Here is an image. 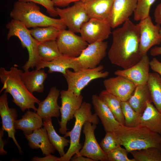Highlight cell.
<instances>
[{
  "label": "cell",
  "mask_w": 161,
  "mask_h": 161,
  "mask_svg": "<svg viewBox=\"0 0 161 161\" xmlns=\"http://www.w3.org/2000/svg\"><path fill=\"white\" fill-rule=\"evenodd\" d=\"M111 28L106 21L90 18L82 26L80 33L85 41L91 44L107 39L112 33Z\"/></svg>",
  "instance_id": "5bb4252c"
},
{
  "label": "cell",
  "mask_w": 161,
  "mask_h": 161,
  "mask_svg": "<svg viewBox=\"0 0 161 161\" xmlns=\"http://www.w3.org/2000/svg\"><path fill=\"white\" fill-rule=\"evenodd\" d=\"M113 41L108 57L113 64L128 69L142 58L140 47V26L129 19L112 33Z\"/></svg>",
  "instance_id": "6da1fadb"
},
{
  "label": "cell",
  "mask_w": 161,
  "mask_h": 161,
  "mask_svg": "<svg viewBox=\"0 0 161 161\" xmlns=\"http://www.w3.org/2000/svg\"><path fill=\"white\" fill-rule=\"evenodd\" d=\"M160 37H161V29L160 30Z\"/></svg>",
  "instance_id": "bcb514c9"
},
{
  "label": "cell",
  "mask_w": 161,
  "mask_h": 161,
  "mask_svg": "<svg viewBox=\"0 0 161 161\" xmlns=\"http://www.w3.org/2000/svg\"><path fill=\"white\" fill-rule=\"evenodd\" d=\"M150 52L151 55L153 56L161 55V47H154L151 49Z\"/></svg>",
  "instance_id": "f6af8a7d"
},
{
  "label": "cell",
  "mask_w": 161,
  "mask_h": 161,
  "mask_svg": "<svg viewBox=\"0 0 161 161\" xmlns=\"http://www.w3.org/2000/svg\"><path fill=\"white\" fill-rule=\"evenodd\" d=\"M74 58L62 55L55 59L49 62L41 61L36 67V69H40L45 67L48 68L50 73L53 72L65 74L67 69L69 68L75 69Z\"/></svg>",
  "instance_id": "d4e9b609"
},
{
  "label": "cell",
  "mask_w": 161,
  "mask_h": 161,
  "mask_svg": "<svg viewBox=\"0 0 161 161\" xmlns=\"http://www.w3.org/2000/svg\"><path fill=\"white\" fill-rule=\"evenodd\" d=\"M92 103L95 114L100 119L106 132H115L121 124L116 119L107 106L100 99L99 95H92Z\"/></svg>",
  "instance_id": "d6986e66"
},
{
  "label": "cell",
  "mask_w": 161,
  "mask_h": 161,
  "mask_svg": "<svg viewBox=\"0 0 161 161\" xmlns=\"http://www.w3.org/2000/svg\"><path fill=\"white\" fill-rule=\"evenodd\" d=\"M156 0H137V7L134 13L135 21H140L149 16L151 5Z\"/></svg>",
  "instance_id": "d590c367"
},
{
  "label": "cell",
  "mask_w": 161,
  "mask_h": 161,
  "mask_svg": "<svg viewBox=\"0 0 161 161\" xmlns=\"http://www.w3.org/2000/svg\"><path fill=\"white\" fill-rule=\"evenodd\" d=\"M97 127V125L89 121H86L84 124L83 132L85 136V141L80 151V154L94 161H107V155L102 149L95 137V131Z\"/></svg>",
  "instance_id": "4fadbf2b"
},
{
  "label": "cell",
  "mask_w": 161,
  "mask_h": 161,
  "mask_svg": "<svg viewBox=\"0 0 161 161\" xmlns=\"http://www.w3.org/2000/svg\"><path fill=\"white\" fill-rule=\"evenodd\" d=\"M32 161H59V157L49 154L46 155L45 157H35L31 160Z\"/></svg>",
  "instance_id": "ab89813d"
},
{
  "label": "cell",
  "mask_w": 161,
  "mask_h": 161,
  "mask_svg": "<svg viewBox=\"0 0 161 161\" xmlns=\"http://www.w3.org/2000/svg\"><path fill=\"white\" fill-rule=\"evenodd\" d=\"M60 92L56 87H52L46 97L38 104L36 113L42 119L59 116L60 107L58 104V99Z\"/></svg>",
  "instance_id": "ffe728a7"
},
{
  "label": "cell",
  "mask_w": 161,
  "mask_h": 161,
  "mask_svg": "<svg viewBox=\"0 0 161 161\" xmlns=\"http://www.w3.org/2000/svg\"><path fill=\"white\" fill-rule=\"evenodd\" d=\"M140 47L142 55H147L149 49L153 46L161 43L160 31V25L153 22L150 16L140 20Z\"/></svg>",
  "instance_id": "8fae6325"
},
{
  "label": "cell",
  "mask_w": 161,
  "mask_h": 161,
  "mask_svg": "<svg viewBox=\"0 0 161 161\" xmlns=\"http://www.w3.org/2000/svg\"><path fill=\"white\" fill-rule=\"evenodd\" d=\"M151 103L147 102L140 117V125L161 135V112Z\"/></svg>",
  "instance_id": "603a6c76"
},
{
  "label": "cell",
  "mask_w": 161,
  "mask_h": 161,
  "mask_svg": "<svg viewBox=\"0 0 161 161\" xmlns=\"http://www.w3.org/2000/svg\"><path fill=\"white\" fill-rule=\"evenodd\" d=\"M91 105L88 102H83L80 107L75 112L74 126L71 131H67L64 137H69V146L67 152L59 157V161H69L75 154H79L82 145L80 142L82 129L85 123L89 121L92 123L97 125L99 122L98 117L95 113L92 114Z\"/></svg>",
  "instance_id": "5b68a950"
},
{
  "label": "cell",
  "mask_w": 161,
  "mask_h": 161,
  "mask_svg": "<svg viewBox=\"0 0 161 161\" xmlns=\"http://www.w3.org/2000/svg\"><path fill=\"white\" fill-rule=\"evenodd\" d=\"M103 68V66L100 65L94 68L78 71L67 69L63 76L67 84V89L76 95H81V91L91 81L97 79L105 78L109 75V72L104 71Z\"/></svg>",
  "instance_id": "52a82bcc"
},
{
  "label": "cell",
  "mask_w": 161,
  "mask_h": 161,
  "mask_svg": "<svg viewBox=\"0 0 161 161\" xmlns=\"http://www.w3.org/2000/svg\"><path fill=\"white\" fill-rule=\"evenodd\" d=\"M147 84L152 102L161 112V77L157 72H150Z\"/></svg>",
  "instance_id": "4dcf8cb0"
},
{
  "label": "cell",
  "mask_w": 161,
  "mask_h": 161,
  "mask_svg": "<svg viewBox=\"0 0 161 161\" xmlns=\"http://www.w3.org/2000/svg\"><path fill=\"white\" fill-rule=\"evenodd\" d=\"M24 2H32L40 4L44 7L47 13L52 17H55L58 16L52 0H18Z\"/></svg>",
  "instance_id": "74e56055"
},
{
  "label": "cell",
  "mask_w": 161,
  "mask_h": 161,
  "mask_svg": "<svg viewBox=\"0 0 161 161\" xmlns=\"http://www.w3.org/2000/svg\"><path fill=\"white\" fill-rule=\"evenodd\" d=\"M10 16L18 21L27 28L52 26L61 30L66 29V26L60 18L50 17L42 13L37 4L32 2L18 0L14 4Z\"/></svg>",
  "instance_id": "3957f363"
},
{
  "label": "cell",
  "mask_w": 161,
  "mask_h": 161,
  "mask_svg": "<svg viewBox=\"0 0 161 161\" xmlns=\"http://www.w3.org/2000/svg\"><path fill=\"white\" fill-rule=\"evenodd\" d=\"M30 30L32 36L39 42L49 40H56L61 30L57 27L52 26L37 27Z\"/></svg>",
  "instance_id": "1f68e13d"
},
{
  "label": "cell",
  "mask_w": 161,
  "mask_h": 161,
  "mask_svg": "<svg viewBox=\"0 0 161 161\" xmlns=\"http://www.w3.org/2000/svg\"><path fill=\"white\" fill-rule=\"evenodd\" d=\"M152 102L149 89L146 84L137 86L128 101L131 106L137 113L142 114L147 102Z\"/></svg>",
  "instance_id": "4316f807"
},
{
  "label": "cell",
  "mask_w": 161,
  "mask_h": 161,
  "mask_svg": "<svg viewBox=\"0 0 161 161\" xmlns=\"http://www.w3.org/2000/svg\"><path fill=\"white\" fill-rule=\"evenodd\" d=\"M115 132L121 145L129 153L151 147L161 148V135L143 126L128 127L121 125Z\"/></svg>",
  "instance_id": "277c9868"
},
{
  "label": "cell",
  "mask_w": 161,
  "mask_h": 161,
  "mask_svg": "<svg viewBox=\"0 0 161 161\" xmlns=\"http://www.w3.org/2000/svg\"><path fill=\"white\" fill-rule=\"evenodd\" d=\"M79 1H85L86 0H79Z\"/></svg>",
  "instance_id": "7dc6e473"
},
{
  "label": "cell",
  "mask_w": 161,
  "mask_h": 161,
  "mask_svg": "<svg viewBox=\"0 0 161 161\" xmlns=\"http://www.w3.org/2000/svg\"><path fill=\"white\" fill-rule=\"evenodd\" d=\"M129 153L125 148L121 146L108 152L107 154L108 161H135L133 159H130L128 156Z\"/></svg>",
  "instance_id": "8d00e7d4"
},
{
  "label": "cell",
  "mask_w": 161,
  "mask_h": 161,
  "mask_svg": "<svg viewBox=\"0 0 161 161\" xmlns=\"http://www.w3.org/2000/svg\"><path fill=\"white\" fill-rule=\"evenodd\" d=\"M54 6L64 7L68 6L71 3L75 2L79 0H52Z\"/></svg>",
  "instance_id": "60d3db41"
},
{
  "label": "cell",
  "mask_w": 161,
  "mask_h": 161,
  "mask_svg": "<svg viewBox=\"0 0 161 161\" xmlns=\"http://www.w3.org/2000/svg\"><path fill=\"white\" fill-rule=\"evenodd\" d=\"M137 0H114L107 20L112 28H115L129 19L137 7Z\"/></svg>",
  "instance_id": "9a60e30c"
},
{
  "label": "cell",
  "mask_w": 161,
  "mask_h": 161,
  "mask_svg": "<svg viewBox=\"0 0 161 161\" xmlns=\"http://www.w3.org/2000/svg\"><path fill=\"white\" fill-rule=\"evenodd\" d=\"M99 144L106 154L112 150L121 146L119 139L115 132L112 131L106 132L105 137Z\"/></svg>",
  "instance_id": "e575fe53"
},
{
  "label": "cell",
  "mask_w": 161,
  "mask_h": 161,
  "mask_svg": "<svg viewBox=\"0 0 161 161\" xmlns=\"http://www.w3.org/2000/svg\"><path fill=\"white\" fill-rule=\"evenodd\" d=\"M23 72L16 65L8 70L1 67L0 79L3 86L0 93L4 90V92L9 93L13 98L12 101L22 111L30 109L36 111L35 104H38L41 101L28 89L22 81L21 75Z\"/></svg>",
  "instance_id": "7a4b0ae2"
},
{
  "label": "cell",
  "mask_w": 161,
  "mask_h": 161,
  "mask_svg": "<svg viewBox=\"0 0 161 161\" xmlns=\"http://www.w3.org/2000/svg\"><path fill=\"white\" fill-rule=\"evenodd\" d=\"M0 115L2 120L1 128L7 133L8 138L12 139L20 154H22L23 152L15 137V124L18 117L17 111L15 108L9 107L7 95L5 92L0 97Z\"/></svg>",
  "instance_id": "e0dca14e"
},
{
  "label": "cell",
  "mask_w": 161,
  "mask_h": 161,
  "mask_svg": "<svg viewBox=\"0 0 161 161\" xmlns=\"http://www.w3.org/2000/svg\"><path fill=\"white\" fill-rule=\"evenodd\" d=\"M150 62L147 55H144L137 64L128 69L117 70L114 74L125 78L136 86L146 84L150 73Z\"/></svg>",
  "instance_id": "2e32d148"
},
{
  "label": "cell",
  "mask_w": 161,
  "mask_h": 161,
  "mask_svg": "<svg viewBox=\"0 0 161 161\" xmlns=\"http://www.w3.org/2000/svg\"><path fill=\"white\" fill-rule=\"evenodd\" d=\"M56 41L61 54L73 58L79 56L88 45L81 36L69 30H61Z\"/></svg>",
  "instance_id": "7c38bea8"
},
{
  "label": "cell",
  "mask_w": 161,
  "mask_h": 161,
  "mask_svg": "<svg viewBox=\"0 0 161 161\" xmlns=\"http://www.w3.org/2000/svg\"><path fill=\"white\" fill-rule=\"evenodd\" d=\"M43 125L42 118L37 113L28 109L21 119L16 120L15 127L16 129L23 131L25 135L31 134Z\"/></svg>",
  "instance_id": "484cf974"
},
{
  "label": "cell",
  "mask_w": 161,
  "mask_h": 161,
  "mask_svg": "<svg viewBox=\"0 0 161 161\" xmlns=\"http://www.w3.org/2000/svg\"><path fill=\"white\" fill-rule=\"evenodd\" d=\"M84 156L79 154H75L71 158L70 160L72 161H94L92 159L87 157H85Z\"/></svg>",
  "instance_id": "ee69618b"
},
{
  "label": "cell",
  "mask_w": 161,
  "mask_h": 161,
  "mask_svg": "<svg viewBox=\"0 0 161 161\" xmlns=\"http://www.w3.org/2000/svg\"><path fill=\"white\" fill-rule=\"evenodd\" d=\"M150 67L154 72L161 77V62L156 58H153L150 62Z\"/></svg>",
  "instance_id": "f35d334b"
},
{
  "label": "cell",
  "mask_w": 161,
  "mask_h": 161,
  "mask_svg": "<svg viewBox=\"0 0 161 161\" xmlns=\"http://www.w3.org/2000/svg\"><path fill=\"white\" fill-rule=\"evenodd\" d=\"M154 21L156 24H161V3L156 7L154 13Z\"/></svg>",
  "instance_id": "b9f144b4"
},
{
  "label": "cell",
  "mask_w": 161,
  "mask_h": 161,
  "mask_svg": "<svg viewBox=\"0 0 161 161\" xmlns=\"http://www.w3.org/2000/svg\"><path fill=\"white\" fill-rule=\"evenodd\" d=\"M61 105L60 107L61 121H58L60 126L59 132L65 134L68 130L67 128L68 122L73 117L75 112L80 107L83 97L81 94L78 95L67 89L60 92Z\"/></svg>",
  "instance_id": "30bf717a"
},
{
  "label": "cell",
  "mask_w": 161,
  "mask_h": 161,
  "mask_svg": "<svg viewBox=\"0 0 161 161\" xmlns=\"http://www.w3.org/2000/svg\"><path fill=\"white\" fill-rule=\"evenodd\" d=\"M99 96L109 109L117 120L121 125H125V119L122 112L121 100L106 89L102 91Z\"/></svg>",
  "instance_id": "f1b7e54d"
},
{
  "label": "cell",
  "mask_w": 161,
  "mask_h": 161,
  "mask_svg": "<svg viewBox=\"0 0 161 161\" xmlns=\"http://www.w3.org/2000/svg\"><path fill=\"white\" fill-rule=\"evenodd\" d=\"M130 153L135 161H161V148L151 147Z\"/></svg>",
  "instance_id": "d6a6232c"
},
{
  "label": "cell",
  "mask_w": 161,
  "mask_h": 161,
  "mask_svg": "<svg viewBox=\"0 0 161 161\" xmlns=\"http://www.w3.org/2000/svg\"><path fill=\"white\" fill-rule=\"evenodd\" d=\"M121 106L125 119V126L134 127L139 125L141 114L137 112L130 105L128 101H121Z\"/></svg>",
  "instance_id": "836d02e7"
},
{
  "label": "cell",
  "mask_w": 161,
  "mask_h": 161,
  "mask_svg": "<svg viewBox=\"0 0 161 161\" xmlns=\"http://www.w3.org/2000/svg\"><path fill=\"white\" fill-rule=\"evenodd\" d=\"M56 12L68 30L75 33H80L83 24L90 19L83 2L77 1L73 5L66 8H55Z\"/></svg>",
  "instance_id": "9c48e42d"
},
{
  "label": "cell",
  "mask_w": 161,
  "mask_h": 161,
  "mask_svg": "<svg viewBox=\"0 0 161 161\" xmlns=\"http://www.w3.org/2000/svg\"><path fill=\"white\" fill-rule=\"evenodd\" d=\"M107 47V42L104 41L89 44L79 56L74 58V71L97 67L105 57Z\"/></svg>",
  "instance_id": "ba28073f"
},
{
  "label": "cell",
  "mask_w": 161,
  "mask_h": 161,
  "mask_svg": "<svg viewBox=\"0 0 161 161\" xmlns=\"http://www.w3.org/2000/svg\"><path fill=\"white\" fill-rule=\"evenodd\" d=\"M4 131L1 128L0 130V154L1 155H5L7 153V151L4 150V148L6 143V141L3 138Z\"/></svg>",
  "instance_id": "7bdbcfd3"
},
{
  "label": "cell",
  "mask_w": 161,
  "mask_h": 161,
  "mask_svg": "<svg viewBox=\"0 0 161 161\" xmlns=\"http://www.w3.org/2000/svg\"><path fill=\"white\" fill-rule=\"evenodd\" d=\"M41 61L49 62L62 54L60 52L56 40H49L39 42L38 47Z\"/></svg>",
  "instance_id": "f546056e"
},
{
  "label": "cell",
  "mask_w": 161,
  "mask_h": 161,
  "mask_svg": "<svg viewBox=\"0 0 161 161\" xmlns=\"http://www.w3.org/2000/svg\"><path fill=\"white\" fill-rule=\"evenodd\" d=\"M114 0H86L82 1L89 17L107 21Z\"/></svg>",
  "instance_id": "7402d4cb"
},
{
  "label": "cell",
  "mask_w": 161,
  "mask_h": 161,
  "mask_svg": "<svg viewBox=\"0 0 161 161\" xmlns=\"http://www.w3.org/2000/svg\"><path fill=\"white\" fill-rule=\"evenodd\" d=\"M47 74L44 69H37L31 71H24L22 73L21 79L28 89L31 93H43L44 89V82Z\"/></svg>",
  "instance_id": "cb8c5ba5"
},
{
  "label": "cell",
  "mask_w": 161,
  "mask_h": 161,
  "mask_svg": "<svg viewBox=\"0 0 161 161\" xmlns=\"http://www.w3.org/2000/svg\"><path fill=\"white\" fill-rule=\"evenodd\" d=\"M103 83L106 90L121 101H127L136 86L127 79L119 75L105 79Z\"/></svg>",
  "instance_id": "ac0fdd59"
},
{
  "label": "cell",
  "mask_w": 161,
  "mask_h": 161,
  "mask_svg": "<svg viewBox=\"0 0 161 161\" xmlns=\"http://www.w3.org/2000/svg\"><path fill=\"white\" fill-rule=\"evenodd\" d=\"M43 126L46 129L49 141L58 151L60 157L65 154L64 148L70 144V140L61 137L56 132L53 126L51 118L43 119Z\"/></svg>",
  "instance_id": "83f0119b"
},
{
  "label": "cell",
  "mask_w": 161,
  "mask_h": 161,
  "mask_svg": "<svg viewBox=\"0 0 161 161\" xmlns=\"http://www.w3.org/2000/svg\"><path fill=\"white\" fill-rule=\"evenodd\" d=\"M9 30L7 35V40L13 36L18 37L23 48L27 49L29 54L27 61L22 67L24 71L36 67L41 61L38 47L39 42L32 35L30 30L21 22L13 19L6 25Z\"/></svg>",
  "instance_id": "8992f818"
},
{
  "label": "cell",
  "mask_w": 161,
  "mask_h": 161,
  "mask_svg": "<svg viewBox=\"0 0 161 161\" xmlns=\"http://www.w3.org/2000/svg\"><path fill=\"white\" fill-rule=\"evenodd\" d=\"M25 135L30 148H40L43 154L45 155L55 152L56 149L50 142L47 131L44 127L34 131L31 134Z\"/></svg>",
  "instance_id": "44dd1931"
}]
</instances>
